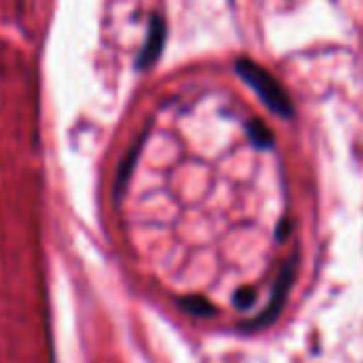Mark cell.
<instances>
[{"label": "cell", "instance_id": "1", "mask_svg": "<svg viewBox=\"0 0 363 363\" xmlns=\"http://www.w3.org/2000/svg\"><path fill=\"white\" fill-rule=\"evenodd\" d=\"M235 74L259 96V101H262L272 114H277L279 119H294V101H291L289 91L282 86V82L272 72L259 67V65L252 62L250 57H238L235 60Z\"/></svg>", "mask_w": 363, "mask_h": 363}, {"label": "cell", "instance_id": "2", "mask_svg": "<svg viewBox=\"0 0 363 363\" xmlns=\"http://www.w3.org/2000/svg\"><path fill=\"white\" fill-rule=\"evenodd\" d=\"M294 272H296V255H291L287 262L282 264V269H279L277 282H274V287H272V296H269V301H267V306H264V311L259 316H255L252 324H245L242 326L245 331L264 329V326L272 324V321L277 319L279 311L284 309V301H287V296H289L291 282H294Z\"/></svg>", "mask_w": 363, "mask_h": 363}, {"label": "cell", "instance_id": "3", "mask_svg": "<svg viewBox=\"0 0 363 363\" xmlns=\"http://www.w3.org/2000/svg\"><path fill=\"white\" fill-rule=\"evenodd\" d=\"M166 38H168V25L166 18L158 13H153L148 18V28H146V40L144 48L139 52V60H136V67L139 69H151L153 65L161 60L163 48H166Z\"/></svg>", "mask_w": 363, "mask_h": 363}, {"label": "cell", "instance_id": "4", "mask_svg": "<svg viewBox=\"0 0 363 363\" xmlns=\"http://www.w3.org/2000/svg\"><path fill=\"white\" fill-rule=\"evenodd\" d=\"M178 306L186 311L188 316L193 319H213L218 314V309L201 294H186V296H178Z\"/></svg>", "mask_w": 363, "mask_h": 363}, {"label": "cell", "instance_id": "5", "mask_svg": "<svg viewBox=\"0 0 363 363\" xmlns=\"http://www.w3.org/2000/svg\"><path fill=\"white\" fill-rule=\"evenodd\" d=\"M245 129H247L250 141H252V144L257 146V148H272L274 146L272 131H269L259 119H250L247 124H245Z\"/></svg>", "mask_w": 363, "mask_h": 363}, {"label": "cell", "instance_id": "6", "mask_svg": "<svg viewBox=\"0 0 363 363\" xmlns=\"http://www.w3.org/2000/svg\"><path fill=\"white\" fill-rule=\"evenodd\" d=\"M141 146H144V139H139V141H136V146L131 148L129 153H126L124 163H121V168H119V176H116V196H121V191H124V188H126V183H129L131 171H134V163H136V158H139Z\"/></svg>", "mask_w": 363, "mask_h": 363}, {"label": "cell", "instance_id": "7", "mask_svg": "<svg viewBox=\"0 0 363 363\" xmlns=\"http://www.w3.org/2000/svg\"><path fill=\"white\" fill-rule=\"evenodd\" d=\"M255 296H257V289L255 287H240L233 294V304L238 306V309H250V306L255 304Z\"/></svg>", "mask_w": 363, "mask_h": 363}, {"label": "cell", "instance_id": "8", "mask_svg": "<svg viewBox=\"0 0 363 363\" xmlns=\"http://www.w3.org/2000/svg\"><path fill=\"white\" fill-rule=\"evenodd\" d=\"M287 230H291V223L287 218L282 220V225H279V233H277V240H284V235H287Z\"/></svg>", "mask_w": 363, "mask_h": 363}]
</instances>
